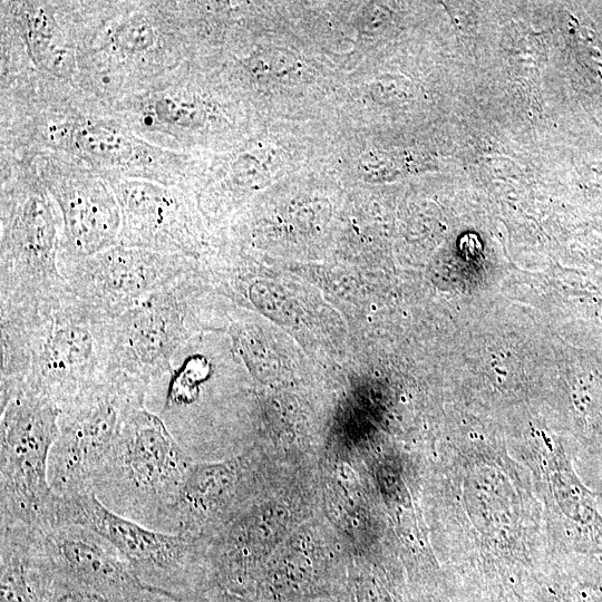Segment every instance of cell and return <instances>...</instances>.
Listing matches in <instances>:
<instances>
[{"mask_svg":"<svg viewBox=\"0 0 602 602\" xmlns=\"http://www.w3.org/2000/svg\"><path fill=\"white\" fill-rule=\"evenodd\" d=\"M0 149L31 159L45 152L64 154L108 179L140 178L186 190L202 171L194 153L152 144L109 103L40 74L0 85Z\"/></svg>","mask_w":602,"mask_h":602,"instance_id":"1","label":"cell"},{"mask_svg":"<svg viewBox=\"0 0 602 602\" xmlns=\"http://www.w3.org/2000/svg\"><path fill=\"white\" fill-rule=\"evenodd\" d=\"M201 8L173 0L72 1L75 85L113 103L195 60L207 22Z\"/></svg>","mask_w":602,"mask_h":602,"instance_id":"2","label":"cell"},{"mask_svg":"<svg viewBox=\"0 0 602 602\" xmlns=\"http://www.w3.org/2000/svg\"><path fill=\"white\" fill-rule=\"evenodd\" d=\"M61 221L33 159L0 151V307L39 308L68 292Z\"/></svg>","mask_w":602,"mask_h":602,"instance_id":"3","label":"cell"},{"mask_svg":"<svg viewBox=\"0 0 602 602\" xmlns=\"http://www.w3.org/2000/svg\"><path fill=\"white\" fill-rule=\"evenodd\" d=\"M191 465L163 420L144 404L129 415L93 478L91 492L114 513L173 533L177 501Z\"/></svg>","mask_w":602,"mask_h":602,"instance_id":"4","label":"cell"},{"mask_svg":"<svg viewBox=\"0 0 602 602\" xmlns=\"http://www.w3.org/2000/svg\"><path fill=\"white\" fill-rule=\"evenodd\" d=\"M59 415L55 402L28 388L0 405V525L57 526L60 496L49 483V456Z\"/></svg>","mask_w":602,"mask_h":602,"instance_id":"5","label":"cell"},{"mask_svg":"<svg viewBox=\"0 0 602 602\" xmlns=\"http://www.w3.org/2000/svg\"><path fill=\"white\" fill-rule=\"evenodd\" d=\"M11 309L22 313L28 328L31 363L26 388L61 409L106 375L111 319L69 291L38 309Z\"/></svg>","mask_w":602,"mask_h":602,"instance_id":"6","label":"cell"},{"mask_svg":"<svg viewBox=\"0 0 602 602\" xmlns=\"http://www.w3.org/2000/svg\"><path fill=\"white\" fill-rule=\"evenodd\" d=\"M195 60L148 87L109 103L130 128L159 147L188 152L236 127L234 109L206 86Z\"/></svg>","mask_w":602,"mask_h":602,"instance_id":"7","label":"cell"},{"mask_svg":"<svg viewBox=\"0 0 602 602\" xmlns=\"http://www.w3.org/2000/svg\"><path fill=\"white\" fill-rule=\"evenodd\" d=\"M145 398L144 386L105 375L60 409L58 436L49 456V483L57 495L91 492L95 474Z\"/></svg>","mask_w":602,"mask_h":602,"instance_id":"8","label":"cell"},{"mask_svg":"<svg viewBox=\"0 0 602 602\" xmlns=\"http://www.w3.org/2000/svg\"><path fill=\"white\" fill-rule=\"evenodd\" d=\"M65 524L88 527L109 541L147 588L178 602L194 601L201 576L195 537L125 518L103 505L93 492L60 496L57 526Z\"/></svg>","mask_w":602,"mask_h":602,"instance_id":"9","label":"cell"},{"mask_svg":"<svg viewBox=\"0 0 602 602\" xmlns=\"http://www.w3.org/2000/svg\"><path fill=\"white\" fill-rule=\"evenodd\" d=\"M190 274L109 321L106 375L124 377L147 391L172 371L195 326Z\"/></svg>","mask_w":602,"mask_h":602,"instance_id":"10","label":"cell"},{"mask_svg":"<svg viewBox=\"0 0 602 602\" xmlns=\"http://www.w3.org/2000/svg\"><path fill=\"white\" fill-rule=\"evenodd\" d=\"M33 162L61 221L60 270L119 244L122 213L104 175L58 153H40Z\"/></svg>","mask_w":602,"mask_h":602,"instance_id":"11","label":"cell"},{"mask_svg":"<svg viewBox=\"0 0 602 602\" xmlns=\"http://www.w3.org/2000/svg\"><path fill=\"white\" fill-rule=\"evenodd\" d=\"M68 291L114 319L191 273L186 256L113 246L61 270Z\"/></svg>","mask_w":602,"mask_h":602,"instance_id":"12","label":"cell"},{"mask_svg":"<svg viewBox=\"0 0 602 602\" xmlns=\"http://www.w3.org/2000/svg\"><path fill=\"white\" fill-rule=\"evenodd\" d=\"M0 84L40 74L75 84L77 47L71 1L0 2Z\"/></svg>","mask_w":602,"mask_h":602,"instance_id":"13","label":"cell"},{"mask_svg":"<svg viewBox=\"0 0 602 602\" xmlns=\"http://www.w3.org/2000/svg\"><path fill=\"white\" fill-rule=\"evenodd\" d=\"M108 181L122 213L120 245L186 258L196 252L202 232L191 190L140 178Z\"/></svg>","mask_w":602,"mask_h":602,"instance_id":"14","label":"cell"},{"mask_svg":"<svg viewBox=\"0 0 602 602\" xmlns=\"http://www.w3.org/2000/svg\"><path fill=\"white\" fill-rule=\"evenodd\" d=\"M43 538L55 575L113 593L152 590L115 545L88 527L60 525L45 531Z\"/></svg>","mask_w":602,"mask_h":602,"instance_id":"15","label":"cell"},{"mask_svg":"<svg viewBox=\"0 0 602 602\" xmlns=\"http://www.w3.org/2000/svg\"><path fill=\"white\" fill-rule=\"evenodd\" d=\"M54 577L42 531L0 525V602H43Z\"/></svg>","mask_w":602,"mask_h":602,"instance_id":"16","label":"cell"},{"mask_svg":"<svg viewBox=\"0 0 602 602\" xmlns=\"http://www.w3.org/2000/svg\"><path fill=\"white\" fill-rule=\"evenodd\" d=\"M43 602H178L149 590L140 594H122L97 590L55 575Z\"/></svg>","mask_w":602,"mask_h":602,"instance_id":"17","label":"cell"}]
</instances>
